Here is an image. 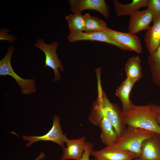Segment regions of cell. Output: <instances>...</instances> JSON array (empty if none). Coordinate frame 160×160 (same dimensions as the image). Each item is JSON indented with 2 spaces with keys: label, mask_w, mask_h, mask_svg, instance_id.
Wrapping results in <instances>:
<instances>
[{
  "label": "cell",
  "mask_w": 160,
  "mask_h": 160,
  "mask_svg": "<svg viewBox=\"0 0 160 160\" xmlns=\"http://www.w3.org/2000/svg\"><path fill=\"white\" fill-rule=\"evenodd\" d=\"M100 76L97 75V96L93 103L89 119L94 125L99 126L103 117L111 123L119 138L125 130L122 112L116 104L111 103L102 87Z\"/></svg>",
  "instance_id": "cell-1"
},
{
  "label": "cell",
  "mask_w": 160,
  "mask_h": 160,
  "mask_svg": "<svg viewBox=\"0 0 160 160\" xmlns=\"http://www.w3.org/2000/svg\"><path fill=\"white\" fill-rule=\"evenodd\" d=\"M122 112L125 124L128 127L142 128L160 134V126L150 104L141 105L133 104L128 110Z\"/></svg>",
  "instance_id": "cell-2"
},
{
  "label": "cell",
  "mask_w": 160,
  "mask_h": 160,
  "mask_svg": "<svg viewBox=\"0 0 160 160\" xmlns=\"http://www.w3.org/2000/svg\"><path fill=\"white\" fill-rule=\"evenodd\" d=\"M154 133L142 128L128 127L115 145L120 148L136 154L138 157L144 142Z\"/></svg>",
  "instance_id": "cell-3"
},
{
  "label": "cell",
  "mask_w": 160,
  "mask_h": 160,
  "mask_svg": "<svg viewBox=\"0 0 160 160\" xmlns=\"http://www.w3.org/2000/svg\"><path fill=\"white\" fill-rule=\"evenodd\" d=\"M15 49L14 46H9L6 55L0 60V76H11L18 84L23 94L28 95L33 93L36 91L35 80L21 78L14 71L11 65V59Z\"/></svg>",
  "instance_id": "cell-4"
},
{
  "label": "cell",
  "mask_w": 160,
  "mask_h": 160,
  "mask_svg": "<svg viewBox=\"0 0 160 160\" xmlns=\"http://www.w3.org/2000/svg\"><path fill=\"white\" fill-rule=\"evenodd\" d=\"M59 45V43L57 41L48 44L45 43L44 40L42 39H37L36 43L34 45L35 47L40 49L44 53L45 56V66L53 70L55 77L53 81L54 82L60 80L61 78L59 68L62 72L64 71L63 66L56 52Z\"/></svg>",
  "instance_id": "cell-5"
},
{
  "label": "cell",
  "mask_w": 160,
  "mask_h": 160,
  "mask_svg": "<svg viewBox=\"0 0 160 160\" xmlns=\"http://www.w3.org/2000/svg\"><path fill=\"white\" fill-rule=\"evenodd\" d=\"M66 135L62 131L59 116L55 115L53 120L52 127L46 134L41 136H28L24 135L23 139L28 143L26 144L27 147H30L33 143L41 141H49L54 142L63 148L67 138Z\"/></svg>",
  "instance_id": "cell-6"
},
{
  "label": "cell",
  "mask_w": 160,
  "mask_h": 160,
  "mask_svg": "<svg viewBox=\"0 0 160 160\" xmlns=\"http://www.w3.org/2000/svg\"><path fill=\"white\" fill-rule=\"evenodd\" d=\"M96 160H132L138 157L136 154L120 148L114 145L108 146L98 150L91 151Z\"/></svg>",
  "instance_id": "cell-7"
},
{
  "label": "cell",
  "mask_w": 160,
  "mask_h": 160,
  "mask_svg": "<svg viewBox=\"0 0 160 160\" xmlns=\"http://www.w3.org/2000/svg\"><path fill=\"white\" fill-rule=\"evenodd\" d=\"M71 9L74 13L84 10H93L101 13L106 19L109 16V6L104 0H69Z\"/></svg>",
  "instance_id": "cell-8"
},
{
  "label": "cell",
  "mask_w": 160,
  "mask_h": 160,
  "mask_svg": "<svg viewBox=\"0 0 160 160\" xmlns=\"http://www.w3.org/2000/svg\"><path fill=\"white\" fill-rule=\"evenodd\" d=\"M102 32L110 39L129 48L132 51L138 54L142 52L140 38L135 34L117 31L108 28Z\"/></svg>",
  "instance_id": "cell-9"
},
{
  "label": "cell",
  "mask_w": 160,
  "mask_h": 160,
  "mask_svg": "<svg viewBox=\"0 0 160 160\" xmlns=\"http://www.w3.org/2000/svg\"><path fill=\"white\" fill-rule=\"evenodd\" d=\"M70 32L68 39L71 42L83 40L96 41L114 45L123 50L132 51L129 48L110 39L102 31L87 33L73 31Z\"/></svg>",
  "instance_id": "cell-10"
},
{
  "label": "cell",
  "mask_w": 160,
  "mask_h": 160,
  "mask_svg": "<svg viewBox=\"0 0 160 160\" xmlns=\"http://www.w3.org/2000/svg\"><path fill=\"white\" fill-rule=\"evenodd\" d=\"M129 16L128 29L129 32L134 34L147 30L153 19V14L148 8L136 11Z\"/></svg>",
  "instance_id": "cell-11"
},
{
  "label": "cell",
  "mask_w": 160,
  "mask_h": 160,
  "mask_svg": "<svg viewBox=\"0 0 160 160\" xmlns=\"http://www.w3.org/2000/svg\"><path fill=\"white\" fill-rule=\"evenodd\" d=\"M84 136L77 139L67 138L65 141L66 147L63 148L61 160H80L88 144Z\"/></svg>",
  "instance_id": "cell-12"
},
{
  "label": "cell",
  "mask_w": 160,
  "mask_h": 160,
  "mask_svg": "<svg viewBox=\"0 0 160 160\" xmlns=\"http://www.w3.org/2000/svg\"><path fill=\"white\" fill-rule=\"evenodd\" d=\"M135 160H160V134L155 133L143 142Z\"/></svg>",
  "instance_id": "cell-13"
},
{
  "label": "cell",
  "mask_w": 160,
  "mask_h": 160,
  "mask_svg": "<svg viewBox=\"0 0 160 160\" xmlns=\"http://www.w3.org/2000/svg\"><path fill=\"white\" fill-rule=\"evenodd\" d=\"M153 25L145 32L144 41L149 54L153 53L160 44V15L153 16Z\"/></svg>",
  "instance_id": "cell-14"
},
{
  "label": "cell",
  "mask_w": 160,
  "mask_h": 160,
  "mask_svg": "<svg viewBox=\"0 0 160 160\" xmlns=\"http://www.w3.org/2000/svg\"><path fill=\"white\" fill-rule=\"evenodd\" d=\"M135 83L126 78L116 91L115 95L119 99L122 104V111L128 110L133 104L130 100V95Z\"/></svg>",
  "instance_id": "cell-15"
},
{
  "label": "cell",
  "mask_w": 160,
  "mask_h": 160,
  "mask_svg": "<svg viewBox=\"0 0 160 160\" xmlns=\"http://www.w3.org/2000/svg\"><path fill=\"white\" fill-rule=\"evenodd\" d=\"M148 0H133L128 4L121 3L117 0L113 2L117 17L129 16L141 8L147 7Z\"/></svg>",
  "instance_id": "cell-16"
},
{
  "label": "cell",
  "mask_w": 160,
  "mask_h": 160,
  "mask_svg": "<svg viewBox=\"0 0 160 160\" xmlns=\"http://www.w3.org/2000/svg\"><path fill=\"white\" fill-rule=\"evenodd\" d=\"M99 127L101 129L100 138L102 143L106 146L115 144L119 137L109 121L103 117Z\"/></svg>",
  "instance_id": "cell-17"
},
{
  "label": "cell",
  "mask_w": 160,
  "mask_h": 160,
  "mask_svg": "<svg viewBox=\"0 0 160 160\" xmlns=\"http://www.w3.org/2000/svg\"><path fill=\"white\" fill-rule=\"evenodd\" d=\"M127 78L135 83L142 77L141 60L138 56H132L127 62L124 68Z\"/></svg>",
  "instance_id": "cell-18"
},
{
  "label": "cell",
  "mask_w": 160,
  "mask_h": 160,
  "mask_svg": "<svg viewBox=\"0 0 160 160\" xmlns=\"http://www.w3.org/2000/svg\"><path fill=\"white\" fill-rule=\"evenodd\" d=\"M148 62L153 81L160 87V44L153 53L149 54Z\"/></svg>",
  "instance_id": "cell-19"
},
{
  "label": "cell",
  "mask_w": 160,
  "mask_h": 160,
  "mask_svg": "<svg viewBox=\"0 0 160 160\" xmlns=\"http://www.w3.org/2000/svg\"><path fill=\"white\" fill-rule=\"evenodd\" d=\"M85 21L84 31L87 33L102 31L108 27L105 22L98 17L87 13L83 15Z\"/></svg>",
  "instance_id": "cell-20"
},
{
  "label": "cell",
  "mask_w": 160,
  "mask_h": 160,
  "mask_svg": "<svg viewBox=\"0 0 160 160\" xmlns=\"http://www.w3.org/2000/svg\"><path fill=\"white\" fill-rule=\"evenodd\" d=\"M68 23L70 32L84 31L85 21L83 15L81 13L70 14L65 17Z\"/></svg>",
  "instance_id": "cell-21"
},
{
  "label": "cell",
  "mask_w": 160,
  "mask_h": 160,
  "mask_svg": "<svg viewBox=\"0 0 160 160\" xmlns=\"http://www.w3.org/2000/svg\"><path fill=\"white\" fill-rule=\"evenodd\" d=\"M147 7L152 12L153 16L160 15V0H148Z\"/></svg>",
  "instance_id": "cell-22"
},
{
  "label": "cell",
  "mask_w": 160,
  "mask_h": 160,
  "mask_svg": "<svg viewBox=\"0 0 160 160\" xmlns=\"http://www.w3.org/2000/svg\"><path fill=\"white\" fill-rule=\"evenodd\" d=\"M8 29L2 28L0 31V40L7 41L9 43H12L17 39V37L10 35Z\"/></svg>",
  "instance_id": "cell-23"
},
{
  "label": "cell",
  "mask_w": 160,
  "mask_h": 160,
  "mask_svg": "<svg viewBox=\"0 0 160 160\" xmlns=\"http://www.w3.org/2000/svg\"><path fill=\"white\" fill-rule=\"evenodd\" d=\"M93 145L90 143L88 142L87 146L84 151L80 160H89V157L91 151L93 150Z\"/></svg>",
  "instance_id": "cell-24"
},
{
  "label": "cell",
  "mask_w": 160,
  "mask_h": 160,
  "mask_svg": "<svg viewBox=\"0 0 160 160\" xmlns=\"http://www.w3.org/2000/svg\"><path fill=\"white\" fill-rule=\"evenodd\" d=\"M154 113L157 122L160 126V106L153 103H150Z\"/></svg>",
  "instance_id": "cell-25"
},
{
  "label": "cell",
  "mask_w": 160,
  "mask_h": 160,
  "mask_svg": "<svg viewBox=\"0 0 160 160\" xmlns=\"http://www.w3.org/2000/svg\"><path fill=\"white\" fill-rule=\"evenodd\" d=\"M45 156V154L44 152H41L39 156L33 160H46L44 159Z\"/></svg>",
  "instance_id": "cell-26"
},
{
  "label": "cell",
  "mask_w": 160,
  "mask_h": 160,
  "mask_svg": "<svg viewBox=\"0 0 160 160\" xmlns=\"http://www.w3.org/2000/svg\"><path fill=\"white\" fill-rule=\"evenodd\" d=\"M89 160H95V159H94V160H92V159H89Z\"/></svg>",
  "instance_id": "cell-27"
},
{
  "label": "cell",
  "mask_w": 160,
  "mask_h": 160,
  "mask_svg": "<svg viewBox=\"0 0 160 160\" xmlns=\"http://www.w3.org/2000/svg\"><path fill=\"white\" fill-rule=\"evenodd\" d=\"M135 160V159H133V160Z\"/></svg>",
  "instance_id": "cell-28"
}]
</instances>
